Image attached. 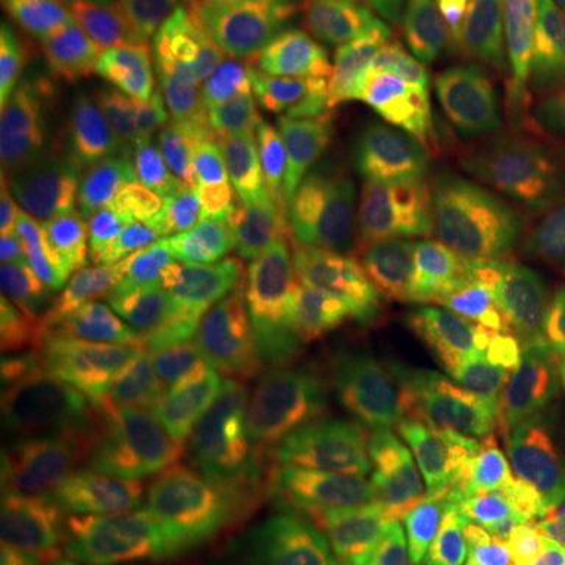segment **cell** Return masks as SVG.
Listing matches in <instances>:
<instances>
[{"mask_svg":"<svg viewBox=\"0 0 565 565\" xmlns=\"http://www.w3.org/2000/svg\"><path fill=\"white\" fill-rule=\"evenodd\" d=\"M405 54L452 110L478 120L515 114L565 54V3L505 0L481 7L390 3Z\"/></svg>","mask_w":565,"mask_h":565,"instance_id":"1","label":"cell"},{"mask_svg":"<svg viewBox=\"0 0 565 565\" xmlns=\"http://www.w3.org/2000/svg\"><path fill=\"white\" fill-rule=\"evenodd\" d=\"M104 170L85 154L51 158L3 214L0 318L17 355L92 311V207Z\"/></svg>","mask_w":565,"mask_h":565,"instance_id":"2","label":"cell"},{"mask_svg":"<svg viewBox=\"0 0 565 565\" xmlns=\"http://www.w3.org/2000/svg\"><path fill=\"white\" fill-rule=\"evenodd\" d=\"M161 337L139 315L88 311L20 352L25 393L66 434L95 440L148 422L161 374Z\"/></svg>","mask_w":565,"mask_h":565,"instance_id":"3","label":"cell"},{"mask_svg":"<svg viewBox=\"0 0 565 565\" xmlns=\"http://www.w3.org/2000/svg\"><path fill=\"white\" fill-rule=\"evenodd\" d=\"M449 104L418 73L384 17L359 10L305 76L308 129L384 132L393 167L422 154L449 117Z\"/></svg>","mask_w":565,"mask_h":565,"instance_id":"4","label":"cell"},{"mask_svg":"<svg viewBox=\"0 0 565 565\" xmlns=\"http://www.w3.org/2000/svg\"><path fill=\"white\" fill-rule=\"evenodd\" d=\"M136 296L139 318L161 340L245 299L192 199L170 182H158L141 204Z\"/></svg>","mask_w":565,"mask_h":565,"instance_id":"5","label":"cell"},{"mask_svg":"<svg viewBox=\"0 0 565 565\" xmlns=\"http://www.w3.org/2000/svg\"><path fill=\"white\" fill-rule=\"evenodd\" d=\"M468 497L484 519L509 522L527 500L565 475V422L541 384L503 405L475 403L456 434Z\"/></svg>","mask_w":565,"mask_h":565,"instance_id":"6","label":"cell"},{"mask_svg":"<svg viewBox=\"0 0 565 565\" xmlns=\"http://www.w3.org/2000/svg\"><path fill=\"white\" fill-rule=\"evenodd\" d=\"M189 141L270 202H296L308 189L302 102L292 85L248 88L204 102Z\"/></svg>","mask_w":565,"mask_h":565,"instance_id":"7","label":"cell"},{"mask_svg":"<svg viewBox=\"0 0 565 565\" xmlns=\"http://www.w3.org/2000/svg\"><path fill=\"white\" fill-rule=\"evenodd\" d=\"M79 85L104 148L132 163L185 145L202 110V95L148 39Z\"/></svg>","mask_w":565,"mask_h":565,"instance_id":"8","label":"cell"},{"mask_svg":"<svg viewBox=\"0 0 565 565\" xmlns=\"http://www.w3.org/2000/svg\"><path fill=\"white\" fill-rule=\"evenodd\" d=\"M274 362L264 299H243L173 337L163 352L154 408L177 440L189 424L217 412L248 371Z\"/></svg>","mask_w":565,"mask_h":565,"instance_id":"9","label":"cell"},{"mask_svg":"<svg viewBox=\"0 0 565 565\" xmlns=\"http://www.w3.org/2000/svg\"><path fill=\"white\" fill-rule=\"evenodd\" d=\"M132 13L148 41L207 102L282 85L233 0H139Z\"/></svg>","mask_w":565,"mask_h":565,"instance_id":"10","label":"cell"},{"mask_svg":"<svg viewBox=\"0 0 565 565\" xmlns=\"http://www.w3.org/2000/svg\"><path fill=\"white\" fill-rule=\"evenodd\" d=\"M345 515L367 527H430L462 503L468 478L452 440H399L333 478Z\"/></svg>","mask_w":565,"mask_h":565,"instance_id":"11","label":"cell"},{"mask_svg":"<svg viewBox=\"0 0 565 565\" xmlns=\"http://www.w3.org/2000/svg\"><path fill=\"white\" fill-rule=\"evenodd\" d=\"M459 362L478 399L503 405L534 381L515 308L512 274L503 270H437Z\"/></svg>","mask_w":565,"mask_h":565,"instance_id":"12","label":"cell"},{"mask_svg":"<svg viewBox=\"0 0 565 565\" xmlns=\"http://www.w3.org/2000/svg\"><path fill=\"white\" fill-rule=\"evenodd\" d=\"M308 139L315 145L321 182L340 221L343 243L384 245L418 239L384 132L308 129Z\"/></svg>","mask_w":565,"mask_h":565,"instance_id":"13","label":"cell"},{"mask_svg":"<svg viewBox=\"0 0 565 565\" xmlns=\"http://www.w3.org/2000/svg\"><path fill=\"white\" fill-rule=\"evenodd\" d=\"M170 440L167 427L148 418L82 444L92 481L141 544L161 541L180 522L177 446Z\"/></svg>","mask_w":565,"mask_h":565,"instance_id":"14","label":"cell"},{"mask_svg":"<svg viewBox=\"0 0 565 565\" xmlns=\"http://www.w3.org/2000/svg\"><path fill=\"white\" fill-rule=\"evenodd\" d=\"M22 39L73 79H88L148 39L122 0H3Z\"/></svg>","mask_w":565,"mask_h":565,"instance_id":"15","label":"cell"},{"mask_svg":"<svg viewBox=\"0 0 565 565\" xmlns=\"http://www.w3.org/2000/svg\"><path fill=\"white\" fill-rule=\"evenodd\" d=\"M32 465L54 497V525L85 565H132L141 541L126 527L92 481L82 446L66 440L54 424L39 422Z\"/></svg>","mask_w":565,"mask_h":565,"instance_id":"16","label":"cell"},{"mask_svg":"<svg viewBox=\"0 0 565 565\" xmlns=\"http://www.w3.org/2000/svg\"><path fill=\"white\" fill-rule=\"evenodd\" d=\"M424 258L437 270H503L525 248L505 182L478 185L468 195L415 221Z\"/></svg>","mask_w":565,"mask_h":565,"instance_id":"17","label":"cell"},{"mask_svg":"<svg viewBox=\"0 0 565 565\" xmlns=\"http://www.w3.org/2000/svg\"><path fill=\"white\" fill-rule=\"evenodd\" d=\"M490 182H505V132L478 117H449L405 167L403 204L418 221Z\"/></svg>","mask_w":565,"mask_h":565,"instance_id":"18","label":"cell"},{"mask_svg":"<svg viewBox=\"0 0 565 565\" xmlns=\"http://www.w3.org/2000/svg\"><path fill=\"white\" fill-rule=\"evenodd\" d=\"M399 418L403 405L396 381L362 371L327 396L321 424L296 446L321 475L349 471L390 452V444L399 437Z\"/></svg>","mask_w":565,"mask_h":565,"instance_id":"19","label":"cell"},{"mask_svg":"<svg viewBox=\"0 0 565 565\" xmlns=\"http://www.w3.org/2000/svg\"><path fill=\"white\" fill-rule=\"evenodd\" d=\"M189 199L245 299H267L274 289L270 202L230 173H204L192 180Z\"/></svg>","mask_w":565,"mask_h":565,"instance_id":"20","label":"cell"},{"mask_svg":"<svg viewBox=\"0 0 565 565\" xmlns=\"http://www.w3.org/2000/svg\"><path fill=\"white\" fill-rule=\"evenodd\" d=\"M318 299L343 349L362 371L393 377L396 364L386 340L384 299L390 286L352 245L340 243L318 267Z\"/></svg>","mask_w":565,"mask_h":565,"instance_id":"21","label":"cell"},{"mask_svg":"<svg viewBox=\"0 0 565 565\" xmlns=\"http://www.w3.org/2000/svg\"><path fill=\"white\" fill-rule=\"evenodd\" d=\"M481 522L452 515L430 527L343 525L327 544L323 565H490Z\"/></svg>","mask_w":565,"mask_h":565,"instance_id":"22","label":"cell"},{"mask_svg":"<svg viewBox=\"0 0 565 565\" xmlns=\"http://www.w3.org/2000/svg\"><path fill=\"white\" fill-rule=\"evenodd\" d=\"M345 519L333 478L311 481L245 519L248 537L236 565H323L327 544Z\"/></svg>","mask_w":565,"mask_h":565,"instance_id":"23","label":"cell"},{"mask_svg":"<svg viewBox=\"0 0 565 565\" xmlns=\"http://www.w3.org/2000/svg\"><path fill=\"white\" fill-rule=\"evenodd\" d=\"M264 311L274 362L321 390L323 396L362 374L359 362L340 345L333 323L327 321L321 299H315L305 282L270 289Z\"/></svg>","mask_w":565,"mask_h":565,"instance_id":"24","label":"cell"},{"mask_svg":"<svg viewBox=\"0 0 565 565\" xmlns=\"http://www.w3.org/2000/svg\"><path fill=\"white\" fill-rule=\"evenodd\" d=\"M515 308L531 374L565 422V277L559 262L525 243L512 264Z\"/></svg>","mask_w":565,"mask_h":565,"instance_id":"25","label":"cell"},{"mask_svg":"<svg viewBox=\"0 0 565 565\" xmlns=\"http://www.w3.org/2000/svg\"><path fill=\"white\" fill-rule=\"evenodd\" d=\"M282 85L308 76L311 63L362 10V0H233Z\"/></svg>","mask_w":565,"mask_h":565,"instance_id":"26","label":"cell"},{"mask_svg":"<svg viewBox=\"0 0 565 565\" xmlns=\"http://www.w3.org/2000/svg\"><path fill=\"white\" fill-rule=\"evenodd\" d=\"M54 122V102L20 47L3 44L0 54V211L20 199Z\"/></svg>","mask_w":565,"mask_h":565,"instance_id":"27","label":"cell"},{"mask_svg":"<svg viewBox=\"0 0 565 565\" xmlns=\"http://www.w3.org/2000/svg\"><path fill=\"white\" fill-rule=\"evenodd\" d=\"M217 412L239 424L252 446H296L321 424L327 399L321 390L289 374L282 364L267 362L248 371Z\"/></svg>","mask_w":565,"mask_h":565,"instance_id":"28","label":"cell"},{"mask_svg":"<svg viewBox=\"0 0 565 565\" xmlns=\"http://www.w3.org/2000/svg\"><path fill=\"white\" fill-rule=\"evenodd\" d=\"M255 446L223 412H211L177 437V500L182 525L202 531L233 475Z\"/></svg>","mask_w":565,"mask_h":565,"instance_id":"29","label":"cell"},{"mask_svg":"<svg viewBox=\"0 0 565 565\" xmlns=\"http://www.w3.org/2000/svg\"><path fill=\"white\" fill-rule=\"evenodd\" d=\"M386 340L396 371H427L459 362L449 315L434 282H403L384 299Z\"/></svg>","mask_w":565,"mask_h":565,"instance_id":"30","label":"cell"},{"mask_svg":"<svg viewBox=\"0 0 565 565\" xmlns=\"http://www.w3.org/2000/svg\"><path fill=\"white\" fill-rule=\"evenodd\" d=\"M315 475H321V468L311 462L299 446H255L243 468L233 475V481L217 497V503L211 505L202 531L245 522L264 505L277 503L282 497H292L296 490L311 484Z\"/></svg>","mask_w":565,"mask_h":565,"instance_id":"31","label":"cell"},{"mask_svg":"<svg viewBox=\"0 0 565 565\" xmlns=\"http://www.w3.org/2000/svg\"><path fill=\"white\" fill-rule=\"evenodd\" d=\"M270 202V199H267ZM330 195L323 182H308L302 199L280 204L270 202V258H274V289L286 282H305L308 264L330 255L340 239L333 223ZM270 296V292H267Z\"/></svg>","mask_w":565,"mask_h":565,"instance_id":"32","label":"cell"},{"mask_svg":"<svg viewBox=\"0 0 565 565\" xmlns=\"http://www.w3.org/2000/svg\"><path fill=\"white\" fill-rule=\"evenodd\" d=\"M393 381L403 405L399 440H456L475 408L468 396V374L459 364L396 371Z\"/></svg>","mask_w":565,"mask_h":565,"instance_id":"33","label":"cell"},{"mask_svg":"<svg viewBox=\"0 0 565 565\" xmlns=\"http://www.w3.org/2000/svg\"><path fill=\"white\" fill-rule=\"evenodd\" d=\"M493 565H565V475L541 487L497 531Z\"/></svg>","mask_w":565,"mask_h":565,"instance_id":"34","label":"cell"},{"mask_svg":"<svg viewBox=\"0 0 565 565\" xmlns=\"http://www.w3.org/2000/svg\"><path fill=\"white\" fill-rule=\"evenodd\" d=\"M505 189L527 221L565 223V151H541L505 136Z\"/></svg>","mask_w":565,"mask_h":565,"instance_id":"35","label":"cell"},{"mask_svg":"<svg viewBox=\"0 0 565 565\" xmlns=\"http://www.w3.org/2000/svg\"><path fill=\"white\" fill-rule=\"evenodd\" d=\"M245 537L248 522L192 534H167L141 553L139 565H236Z\"/></svg>","mask_w":565,"mask_h":565,"instance_id":"36","label":"cell"},{"mask_svg":"<svg viewBox=\"0 0 565 565\" xmlns=\"http://www.w3.org/2000/svg\"><path fill=\"white\" fill-rule=\"evenodd\" d=\"M519 139L541 151H565V61L537 82L515 110Z\"/></svg>","mask_w":565,"mask_h":565,"instance_id":"37","label":"cell"},{"mask_svg":"<svg viewBox=\"0 0 565 565\" xmlns=\"http://www.w3.org/2000/svg\"><path fill=\"white\" fill-rule=\"evenodd\" d=\"M39 418L22 393L20 371H13V349L3 345V377H0V465L20 468L32 462Z\"/></svg>","mask_w":565,"mask_h":565,"instance_id":"38","label":"cell"},{"mask_svg":"<svg viewBox=\"0 0 565 565\" xmlns=\"http://www.w3.org/2000/svg\"><path fill=\"white\" fill-rule=\"evenodd\" d=\"M0 519L3 525H54L51 484L32 462L0 471Z\"/></svg>","mask_w":565,"mask_h":565,"instance_id":"39","label":"cell"},{"mask_svg":"<svg viewBox=\"0 0 565 565\" xmlns=\"http://www.w3.org/2000/svg\"><path fill=\"white\" fill-rule=\"evenodd\" d=\"M0 565H85L54 525H3Z\"/></svg>","mask_w":565,"mask_h":565,"instance_id":"40","label":"cell"},{"mask_svg":"<svg viewBox=\"0 0 565 565\" xmlns=\"http://www.w3.org/2000/svg\"><path fill=\"white\" fill-rule=\"evenodd\" d=\"M412 7H481V3H505V0H403ZM550 3H565V0H550Z\"/></svg>","mask_w":565,"mask_h":565,"instance_id":"41","label":"cell"},{"mask_svg":"<svg viewBox=\"0 0 565 565\" xmlns=\"http://www.w3.org/2000/svg\"><path fill=\"white\" fill-rule=\"evenodd\" d=\"M556 262H559V267H563V277H565V233L556 236Z\"/></svg>","mask_w":565,"mask_h":565,"instance_id":"42","label":"cell"},{"mask_svg":"<svg viewBox=\"0 0 565 565\" xmlns=\"http://www.w3.org/2000/svg\"><path fill=\"white\" fill-rule=\"evenodd\" d=\"M122 3H129V7H132V3H139V0H122Z\"/></svg>","mask_w":565,"mask_h":565,"instance_id":"43","label":"cell"}]
</instances>
